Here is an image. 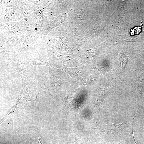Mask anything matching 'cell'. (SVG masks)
Wrapping results in <instances>:
<instances>
[{"mask_svg": "<svg viewBox=\"0 0 144 144\" xmlns=\"http://www.w3.org/2000/svg\"><path fill=\"white\" fill-rule=\"evenodd\" d=\"M22 79L23 85L22 90L18 98V106H22L27 102L36 100L37 96L34 93L29 90L26 87L25 83V78L23 75H21Z\"/></svg>", "mask_w": 144, "mask_h": 144, "instance_id": "6da1fadb", "label": "cell"}, {"mask_svg": "<svg viewBox=\"0 0 144 144\" xmlns=\"http://www.w3.org/2000/svg\"><path fill=\"white\" fill-rule=\"evenodd\" d=\"M126 121L123 123L120 124L110 125V129H108V132L116 133L121 132L124 128L127 126L128 123Z\"/></svg>", "mask_w": 144, "mask_h": 144, "instance_id": "7a4b0ae2", "label": "cell"}, {"mask_svg": "<svg viewBox=\"0 0 144 144\" xmlns=\"http://www.w3.org/2000/svg\"><path fill=\"white\" fill-rule=\"evenodd\" d=\"M119 59L121 64V70L123 71L126 66L128 60H129V57L125 55L124 53H121L119 55Z\"/></svg>", "mask_w": 144, "mask_h": 144, "instance_id": "3957f363", "label": "cell"}, {"mask_svg": "<svg viewBox=\"0 0 144 144\" xmlns=\"http://www.w3.org/2000/svg\"><path fill=\"white\" fill-rule=\"evenodd\" d=\"M16 105H15L14 106L12 107L10 109H9L5 114L4 118L1 121L2 123L5 119L8 117H10L16 111V110L18 107H17Z\"/></svg>", "mask_w": 144, "mask_h": 144, "instance_id": "277c9868", "label": "cell"}, {"mask_svg": "<svg viewBox=\"0 0 144 144\" xmlns=\"http://www.w3.org/2000/svg\"><path fill=\"white\" fill-rule=\"evenodd\" d=\"M131 144H136L135 142V140L134 139L132 138L131 139Z\"/></svg>", "mask_w": 144, "mask_h": 144, "instance_id": "5b68a950", "label": "cell"}, {"mask_svg": "<svg viewBox=\"0 0 144 144\" xmlns=\"http://www.w3.org/2000/svg\"><path fill=\"white\" fill-rule=\"evenodd\" d=\"M36 144H43L42 143L39 137L38 138V140L37 142L36 143Z\"/></svg>", "mask_w": 144, "mask_h": 144, "instance_id": "8992f818", "label": "cell"}]
</instances>
